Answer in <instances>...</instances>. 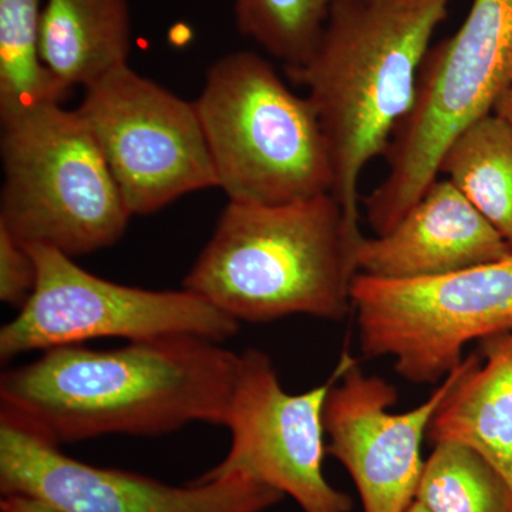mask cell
Wrapping results in <instances>:
<instances>
[{
  "label": "cell",
  "instance_id": "6da1fadb",
  "mask_svg": "<svg viewBox=\"0 0 512 512\" xmlns=\"http://www.w3.org/2000/svg\"><path fill=\"white\" fill-rule=\"evenodd\" d=\"M239 355L175 335L119 349L45 350L0 379V416L50 443L110 434L160 436L191 423L225 426Z\"/></svg>",
  "mask_w": 512,
  "mask_h": 512
},
{
  "label": "cell",
  "instance_id": "7a4b0ae2",
  "mask_svg": "<svg viewBox=\"0 0 512 512\" xmlns=\"http://www.w3.org/2000/svg\"><path fill=\"white\" fill-rule=\"evenodd\" d=\"M454 0H339L312 55L285 69L305 87L328 141L330 194L359 224L360 178L386 156L416 101L434 32Z\"/></svg>",
  "mask_w": 512,
  "mask_h": 512
},
{
  "label": "cell",
  "instance_id": "3957f363",
  "mask_svg": "<svg viewBox=\"0 0 512 512\" xmlns=\"http://www.w3.org/2000/svg\"><path fill=\"white\" fill-rule=\"evenodd\" d=\"M362 238L330 192L284 205L228 202L184 289L238 322H340L353 308Z\"/></svg>",
  "mask_w": 512,
  "mask_h": 512
},
{
  "label": "cell",
  "instance_id": "277c9868",
  "mask_svg": "<svg viewBox=\"0 0 512 512\" xmlns=\"http://www.w3.org/2000/svg\"><path fill=\"white\" fill-rule=\"evenodd\" d=\"M194 104L229 202L284 205L332 191L318 114L266 57L251 50L220 57Z\"/></svg>",
  "mask_w": 512,
  "mask_h": 512
},
{
  "label": "cell",
  "instance_id": "5b68a950",
  "mask_svg": "<svg viewBox=\"0 0 512 512\" xmlns=\"http://www.w3.org/2000/svg\"><path fill=\"white\" fill-rule=\"evenodd\" d=\"M0 227L74 258L116 244L130 222L119 185L77 110L40 107L2 123Z\"/></svg>",
  "mask_w": 512,
  "mask_h": 512
},
{
  "label": "cell",
  "instance_id": "8992f818",
  "mask_svg": "<svg viewBox=\"0 0 512 512\" xmlns=\"http://www.w3.org/2000/svg\"><path fill=\"white\" fill-rule=\"evenodd\" d=\"M512 84V0H473L453 35L431 45L416 101L387 150L389 171L363 198L369 220L394 227L437 177L460 131L493 113Z\"/></svg>",
  "mask_w": 512,
  "mask_h": 512
},
{
  "label": "cell",
  "instance_id": "52a82bcc",
  "mask_svg": "<svg viewBox=\"0 0 512 512\" xmlns=\"http://www.w3.org/2000/svg\"><path fill=\"white\" fill-rule=\"evenodd\" d=\"M352 305L363 356L393 357L410 383L443 382L468 343L512 332V255L429 278L357 274Z\"/></svg>",
  "mask_w": 512,
  "mask_h": 512
},
{
  "label": "cell",
  "instance_id": "ba28073f",
  "mask_svg": "<svg viewBox=\"0 0 512 512\" xmlns=\"http://www.w3.org/2000/svg\"><path fill=\"white\" fill-rule=\"evenodd\" d=\"M28 248L36 261L37 284L18 315L0 329L3 362L100 338L138 342L191 335L224 342L237 335L238 320L187 289L148 291L116 284L56 249Z\"/></svg>",
  "mask_w": 512,
  "mask_h": 512
},
{
  "label": "cell",
  "instance_id": "9c48e42d",
  "mask_svg": "<svg viewBox=\"0 0 512 512\" xmlns=\"http://www.w3.org/2000/svg\"><path fill=\"white\" fill-rule=\"evenodd\" d=\"M92 131L128 210L150 215L217 187L194 101L123 64L89 87L76 109Z\"/></svg>",
  "mask_w": 512,
  "mask_h": 512
},
{
  "label": "cell",
  "instance_id": "30bf717a",
  "mask_svg": "<svg viewBox=\"0 0 512 512\" xmlns=\"http://www.w3.org/2000/svg\"><path fill=\"white\" fill-rule=\"evenodd\" d=\"M342 369L340 359L326 383L289 394L269 355L259 349L242 352L225 424L231 446L224 460L195 483L247 478L288 495L303 512H352V497L323 474V407Z\"/></svg>",
  "mask_w": 512,
  "mask_h": 512
},
{
  "label": "cell",
  "instance_id": "8fae6325",
  "mask_svg": "<svg viewBox=\"0 0 512 512\" xmlns=\"http://www.w3.org/2000/svg\"><path fill=\"white\" fill-rule=\"evenodd\" d=\"M0 491L35 495L64 512H264L285 498L241 477L175 487L90 466L5 416H0Z\"/></svg>",
  "mask_w": 512,
  "mask_h": 512
},
{
  "label": "cell",
  "instance_id": "7c38bea8",
  "mask_svg": "<svg viewBox=\"0 0 512 512\" xmlns=\"http://www.w3.org/2000/svg\"><path fill=\"white\" fill-rule=\"evenodd\" d=\"M342 373L330 387L323 407L326 454L352 477L363 512H406L416 500L424 461L421 444L431 419L473 355L467 356L433 394L406 413H392L396 387L379 376H367L348 352Z\"/></svg>",
  "mask_w": 512,
  "mask_h": 512
},
{
  "label": "cell",
  "instance_id": "4fadbf2b",
  "mask_svg": "<svg viewBox=\"0 0 512 512\" xmlns=\"http://www.w3.org/2000/svg\"><path fill=\"white\" fill-rule=\"evenodd\" d=\"M512 249L446 178L437 177L387 234L357 245V274L379 279L446 275L490 264Z\"/></svg>",
  "mask_w": 512,
  "mask_h": 512
},
{
  "label": "cell",
  "instance_id": "5bb4252c",
  "mask_svg": "<svg viewBox=\"0 0 512 512\" xmlns=\"http://www.w3.org/2000/svg\"><path fill=\"white\" fill-rule=\"evenodd\" d=\"M427 437L474 448L512 488V332L483 340L481 355L474 353L441 403Z\"/></svg>",
  "mask_w": 512,
  "mask_h": 512
},
{
  "label": "cell",
  "instance_id": "9a60e30c",
  "mask_svg": "<svg viewBox=\"0 0 512 512\" xmlns=\"http://www.w3.org/2000/svg\"><path fill=\"white\" fill-rule=\"evenodd\" d=\"M40 47L43 63L66 89H86L128 63V0H46Z\"/></svg>",
  "mask_w": 512,
  "mask_h": 512
},
{
  "label": "cell",
  "instance_id": "2e32d148",
  "mask_svg": "<svg viewBox=\"0 0 512 512\" xmlns=\"http://www.w3.org/2000/svg\"><path fill=\"white\" fill-rule=\"evenodd\" d=\"M439 175L450 181L512 249V127L480 117L444 151Z\"/></svg>",
  "mask_w": 512,
  "mask_h": 512
},
{
  "label": "cell",
  "instance_id": "e0dca14e",
  "mask_svg": "<svg viewBox=\"0 0 512 512\" xmlns=\"http://www.w3.org/2000/svg\"><path fill=\"white\" fill-rule=\"evenodd\" d=\"M43 0H0V121L62 104L69 89L42 59Z\"/></svg>",
  "mask_w": 512,
  "mask_h": 512
},
{
  "label": "cell",
  "instance_id": "ac0fdd59",
  "mask_svg": "<svg viewBox=\"0 0 512 512\" xmlns=\"http://www.w3.org/2000/svg\"><path fill=\"white\" fill-rule=\"evenodd\" d=\"M416 501L433 512H512V488L474 448L443 441L424 461Z\"/></svg>",
  "mask_w": 512,
  "mask_h": 512
},
{
  "label": "cell",
  "instance_id": "d6986e66",
  "mask_svg": "<svg viewBox=\"0 0 512 512\" xmlns=\"http://www.w3.org/2000/svg\"><path fill=\"white\" fill-rule=\"evenodd\" d=\"M339 0H234L238 32L281 60L285 69L312 55Z\"/></svg>",
  "mask_w": 512,
  "mask_h": 512
},
{
  "label": "cell",
  "instance_id": "ffe728a7",
  "mask_svg": "<svg viewBox=\"0 0 512 512\" xmlns=\"http://www.w3.org/2000/svg\"><path fill=\"white\" fill-rule=\"evenodd\" d=\"M37 284V265L30 249L0 227V299L23 308Z\"/></svg>",
  "mask_w": 512,
  "mask_h": 512
},
{
  "label": "cell",
  "instance_id": "44dd1931",
  "mask_svg": "<svg viewBox=\"0 0 512 512\" xmlns=\"http://www.w3.org/2000/svg\"><path fill=\"white\" fill-rule=\"evenodd\" d=\"M0 512H64L55 504L30 494H6L0 501Z\"/></svg>",
  "mask_w": 512,
  "mask_h": 512
},
{
  "label": "cell",
  "instance_id": "7402d4cb",
  "mask_svg": "<svg viewBox=\"0 0 512 512\" xmlns=\"http://www.w3.org/2000/svg\"><path fill=\"white\" fill-rule=\"evenodd\" d=\"M493 111L512 127V84L501 94L500 99L495 103Z\"/></svg>",
  "mask_w": 512,
  "mask_h": 512
},
{
  "label": "cell",
  "instance_id": "603a6c76",
  "mask_svg": "<svg viewBox=\"0 0 512 512\" xmlns=\"http://www.w3.org/2000/svg\"><path fill=\"white\" fill-rule=\"evenodd\" d=\"M406 512H433L429 510V508L424 507L423 504L419 503V501L414 500L413 504L410 505L409 508H407Z\"/></svg>",
  "mask_w": 512,
  "mask_h": 512
}]
</instances>
